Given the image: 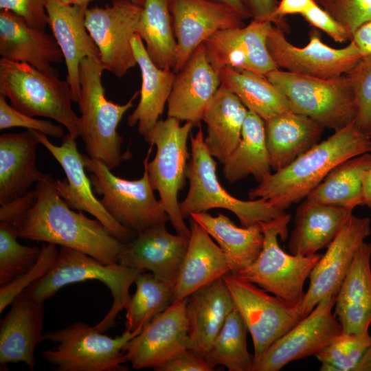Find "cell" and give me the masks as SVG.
Returning a JSON list of instances; mask_svg holds the SVG:
<instances>
[{
  "label": "cell",
  "instance_id": "obj_48",
  "mask_svg": "<svg viewBox=\"0 0 371 371\" xmlns=\"http://www.w3.org/2000/svg\"><path fill=\"white\" fill-rule=\"evenodd\" d=\"M301 16L311 25L322 30L335 42L343 43L352 39L350 34L316 2Z\"/></svg>",
  "mask_w": 371,
  "mask_h": 371
},
{
  "label": "cell",
  "instance_id": "obj_17",
  "mask_svg": "<svg viewBox=\"0 0 371 371\" xmlns=\"http://www.w3.org/2000/svg\"><path fill=\"white\" fill-rule=\"evenodd\" d=\"M188 297L173 302L124 345L122 351L133 368L157 370L178 352L188 348Z\"/></svg>",
  "mask_w": 371,
  "mask_h": 371
},
{
  "label": "cell",
  "instance_id": "obj_33",
  "mask_svg": "<svg viewBox=\"0 0 371 371\" xmlns=\"http://www.w3.org/2000/svg\"><path fill=\"white\" fill-rule=\"evenodd\" d=\"M248 109L233 92L221 85L204 112V142L210 155L223 164L238 144Z\"/></svg>",
  "mask_w": 371,
  "mask_h": 371
},
{
  "label": "cell",
  "instance_id": "obj_4",
  "mask_svg": "<svg viewBox=\"0 0 371 371\" xmlns=\"http://www.w3.org/2000/svg\"><path fill=\"white\" fill-rule=\"evenodd\" d=\"M0 95L8 98L17 111L54 120L74 138L79 136V117L72 109V93L67 80L27 63L1 58Z\"/></svg>",
  "mask_w": 371,
  "mask_h": 371
},
{
  "label": "cell",
  "instance_id": "obj_15",
  "mask_svg": "<svg viewBox=\"0 0 371 371\" xmlns=\"http://www.w3.org/2000/svg\"><path fill=\"white\" fill-rule=\"evenodd\" d=\"M336 296L321 300L295 326L273 342L252 371H278L288 363L315 356L343 333L333 308Z\"/></svg>",
  "mask_w": 371,
  "mask_h": 371
},
{
  "label": "cell",
  "instance_id": "obj_40",
  "mask_svg": "<svg viewBox=\"0 0 371 371\" xmlns=\"http://www.w3.org/2000/svg\"><path fill=\"white\" fill-rule=\"evenodd\" d=\"M245 323L234 308L214 339L205 358L216 366H224L229 371H252L254 355L247 346Z\"/></svg>",
  "mask_w": 371,
  "mask_h": 371
},
{
  "label": "cell",
  "instance_id": "obj_14",
  "mask_svg": "<svg viewBox=\"0 0 371 371\" xmlns=\"http://www.w3.org/2000/svg\"><path fill=\"white\" fill-rule=\"evenodd\" d=\"M309 42L302 47L293 45L284 32L272 25L267 37V48L274 63L285 71L304 76L330 78L346 74L363 57L351 40L343 48H333L324 43L319 30L308 32Z\"/></svg>",
  "mask_w": 371,
  "mask_h": 371
},
{
  "label": "cell",
  "instance_id": "obj_24",
  "mask_svg": "<svg viewBox=\"0 0 371 371\" xmlns=\"http://www.w3.org/2000/svg\"><path fill=\"white\" fill-rule=\"evenodd\" d=\"M11 304L0 324V363L22 362L34 370L35 348L45 340L43 334V302L23 291Z\"/></svg>",
  "mask_w": 371,
  "mask_h": 371
},
{
  "label": "cell",
  "instance_id": "obj_46",
  "mask_svg": "<svg viewBox=\"0 0 371 371\" xmlns=\"http://www.w3.org/2000/svg\"><path fill=\"white\" fill-rule=\"evenodd\" d=\"M12 127H23L56 138L65 136L63 126L24 114L8 104L6 98L0 95V129Z\"/></svg>",
  "mask_w": 371,
  "mask_h": 371
},
{
  "label": "cell",
  "instance_id": "obj_16",
  "mask_svg": "<svg viewBox=\"0 0 371 371\" xmlns=\"http://www.w3.org/2000/svg\"><path fill=\"white\" fill-rule=\"evenodd\" d=\"M42 144L61 166L66 179L54 181V186L67 204L73 210L86 212L99 220L109 231L123 243L132 240L137 234L117 222L104 207L92 190V184L85 172L83 155L78 150L76 139L69 133L60 146L47 135L32 130Z\"/></svg>",
  "mask_w": 371,
  "mask_h": 371
},
{
  "label": "cell",
  "instance_id": "obj_9",
  "mask_svg": "<svg viewBox=\"0 0 371 371\" xmlns=\"http://www.w3.org/2000/svg\"><path fill=\"white\" fill-rule=\"evenodd\" d=\"M266 77L285 96L293 111L324 128L335 131L355 120L354 93L346 74L319 78L278 69Z\"/></svg>",
  "mask_w": 371,
  "mask_h": 371
},
{
  "label": "cell",
  "instance_id": "obj_35",
  "mask_svg": "<svg viewBox=\"0 0 371 371\" xmlns=\"http://www.w3.org/2000/svg\"><path fill=\"white\" fill-rule=\"evenodd\" d=\"M223 164L225 178L229 183L249 175L260 183L271 174L265 120L254 112L248 110L240 140Z\"/></svg>",
  "mask_w": 371,
  "mask_h": 371
},
{
  "label": "cell",
  "instance_id": "obj_21",
  "mask_svg": "<svg viewBox=\"0 0 371 371\" xmlns=\"http://www.w3.org/2000/svg\"><path fill=\"white\" fill-rule=\"evenodd\" d=\"M221 85L219 72L209 63L202 43L175 74L168 100V117L200 126L206 107Z\"/></svg>",
  "mask_w": 371,
  "mask_h": 371
},
{
  "label": "cell",
  "instance_id": "obj_58",
  "mask_svg": "<svg viewBox=\"0 0 371 371\" xmlns=\"http://www.w3.org/2000/svg\"><path fill=\"white\" fill-rule=\"evenodd\" d=\"M63 2L69 3L71 0H61Z\"/></svg>",
  "mask_w": 371,
  "mask_h": 371
},
{
  "label": "cell",
  "instance_id": "obj_11",
  "mask_svg": "<svg viewBox=\"0 0 371 371\" xmlns=\"http://www.w3.org/2000/svg\"><path fill=\"white\" fill-rule=\"evenodd\" d=\"M142 330H125L120 336L110 337L95 326L81 322L66 328L44 333L45 340L56 344L42 356L57 371H113L125 370L126 362L122 348Z\"/></svg>",
  "mask_w": 371,
  "mask_h": 371
},
{
  "label": "cell",
  "instance_id": "obj_31",
  "mask_svg": "<svg viewBox=\"0 0 371 371\" xmlns=\"http://www.w3.org/2000/svg\"><path fill=\"white\" fill-rule=\"evenodd\" d=\"M266 142L274 171L317 144L325 128L313 119L289 110L265 121Z\"/></svg>",
  "mask_w": 371,
  "mask_h": 371
},
{
  "label": "cell",
  "instance_id": "obj_41",
  "mask_svg": "<svg viewBox=\"0 0 371 371\" xmlns=\"http://www.w3.org/2000/svg\"><path fill=\"white\" fill-rule=\"evenodd\" d=\"M17 229L0 221V286L15 280L31 269L41 253L38 247L20 244Z\"/></svg>",
  "mask_w": 371,
  "mask_h": 371
},
{
  "label": "cell",
  "instance_id": "obj_34",
  "mask_svg": "<svg viewBox=\"0 0 371 371\" xmlns=\"http://www.w3.org/2000/svg\"><path fill=\"white\" fill-rule=\"evenodd\" d=\"M190 217L218 244L225 253L234 275L251 264L261 251L264 234L260 223L249 227H238L228 217L207 212L192 214Z\"/></svg>",
  "mask_w": 371,
  "mask_h": 371
},
{
  "label": "cell",
  "instance_id": "obj_51",
  "mask_svg": "<svg viewBox=\"0 0 371 371\" xmlns=\"http://www.w3.org/2000/svg\"><path fill=\"white\" fill-rule=\"evenodd\" d=\"M251 18L258 21H268L276 24L275 13L278 0H245Z\"/></svg>",
  "mask_w": 371,
  "mask_h": 371
},
{
  "label": "cell",
  "instance_id": "obj_19",
  "mask_svg": "<svg viewBox=\"0 0 371 371\" xmlns=\"http://www.w3.org/2000/svg\"><path fill=\"white\" fill-rule=\"evenodd\" d=\"M272 25L252 19L245 27L216 32L203 43L209 63L218 71L229 67L264 76L278 69L267 48Z\"/></svg>",
  "mask_w": 371,
  "mask_h": 371
},
{
  "label": "cell",
  "instance_id": "obj_36",
  "mask_svg": "<svg viewBox=\"0 0 371 371\" xmlns=\"http://www.w3.org/2000/svg\"><path fill=\"white\" fill-rule=\"evenodd\" d=\"M371 164V153L343 161L303 201L354 210L363 203V176Z\"/></svg>",
  "mask_w": 371,
  "mask_h": 371
},
{
  "label": "cell",
  "instance_id": "obj_26",
  "mask_svg": "<svg viewBox=\"0 0 371 371\" xmlns=\"http://www.w3.org/2000/svg\"><path fill=\"white\" fill-rule=\"evenodd\" d=\"M39 144L32 130L0 135V204L25 194L34 183L49 175L36 167Z\"/></svg>",
  "mask_w": 371,
  "mask_h": 371
},
{
  "label": "cell",
  "instance_id": "obj_45",
  "mask_svg": "<svg viewBox=\"0 0 371 371\" xmlns=\"http://www.w3.org/2000/svg\"><path fill=\"white\" fill-rule=\"evenodd\" d=\"M352 37L362 25L371 21V0H315Z\"/></svg>",
  "mask_w": 371,
  "mask_h": 371
},
{
  "label": "cell",
  "instance_id": "obj_42",
  "mask_svg": "<svg viewBox=\"0 0 371 371\" xmlns=\"http://www.w3.org/2000/svg\"><path fill=\"white\" fill-rule=\"evenodd\" d=\"M371 346V335L344 333L337 337L315 357L322 363L321 371H355Z\"/></svg>",
  "mask_w": 371,
  "mask_h": 371
},
{
  "label": "cell",
  "instance_id": "obj_23",
  "mask_svg": "<svg viewBox=\"0 0 371 371\" xmlns=\"http://www.w3.org/2000/svg\"><path fill=\"white\" fill-rule=\"evenodd\" d=\"M88 5H71L61 0H48L46 10L48 26L62 52L67 67L73 101L78 103L80 85V65L87 57L100 58L98 47L85 27Z\"/></svg>",
  "mask_w": 371,
  "mask_h": 371
},
{
  "label": "cell",
  "instance_id": "obj_28",
  "mask_svg": "<svg viewBox=\"0 0 371 371\" xmlns=\"http://www.w3.org/2000/svg\"><path fill=\"white\" fill-rule=\"evenodd\" d=\"M234 308L232 296L223 278L190 294L186 307L188 348L205 357Z\"/></svg>",
  "mask_w": 371,
  "mask_h": 371
},
{
  "label": "cell",
  "instance_id": "obj_18",
  "mask_svg": "<svg viewBox=\"0 0 371 371\" xmlns=\"http://www.w3.org/2000/svg\"><path fill=\"white\" fill-rule=\"evenodd\" d=\"M370 234V218L350 217L311 272L308 289L298 308L302 318L325 297L337 295L358 248Z\"/></svg>",
  "mask_w": 371,
  "mask_h": 371
},
{
  "label": "cell",
  "instance_id": "obj_38",
  "mask_svg": "<svg viewBox=\"0 0 371 371\" xmlns=\"http://www.w3.org/2000/svg\"><path fill=\"white\" fill-rule=\"evenodd\" d=\"M170 0H145L137 33L144 41L152 61L159 68L174 69L177 60Z\"/></svg>",
  "mask_w": 371,
  "mask_h": 371
},
{
  "label": "cell",
  "instance_id": "obj_1",
  "mask_svg": "<svg viewBox=\"0 0 371 371\" xmlns=\"http://www.w3.org/2000/svg\"><path fill=\"white\" fill-rule=\"evenodd\" d=\"M49 177L35 187L36 201L16 225L19 238L54 244L88 254L104 264L118 263L125 245L98 219L71 209Z\"/></svg>",
  "mask_w": 371,
  "mask_h": 371
},
{
  "label": "cell",
  "instance_id": "obj_37",
  "mask_svg": "<svg viewBox=\"0 0 371 371\" xmlns=\"http://www.w3.org/2000/svg\"><path fill=\"white\" fill-rule=\"evenodd\" d=\"M218 72L221 85L265 121L291 110L285 96L266 76L229 67Z\"/></svg>",
  "mask_w": 371,
  "mask_h": 371
},
{
  "label": "cell",
  "instance_id": "obj_54",
  "mask_svg": "<svg viewBox=\"0 0 371 371\" xmlns=\"http://www.w3.org/2000/svg\"><path fill=\"white\" fill-rule=\"evenodd\" d=\"M363 203L371 209V164L363 176Z\"/></svg>",
  "mask_w": 371,
  "mask_h": 371
},
{
  "label": "cell",
  "instance_id": "obj_57",
  "mask_svg": "<svg viewBox=\"0 0 371 371\" xmlns=\"http://www.w3.org/2000/svg\"><path fill=\"white\" fill-rule=\"evenodd\" d=\"M133 3L140 5V6H143L144 4V1L145 0H131Z\"/></svg>",
  "mask_w": 371,
  "mask_h": 371
},
{
  "label": "cell",
  "instance_id": "obj_44",
  "mask_svg": "<svg viewBox=\"0 0 371 371\" xmlns=\"http://www.w3.org/2000/svg\"><path fill=\"white\" fill-rule=\"evenodd\" d=\"M58 251L54 244L43 245L39 258L31 269L12 282L0 286V313L11 304L17 295L48 273L57 258Z\"/></svg>",
  "mask_w": 371,
  "mask_h": 371
},
{
  "label": "cell",
  "instance_id": "obj_2",
  "mask_svg": "<svg viewBox=\"0 0 371 371\" xmlns=\"http://www.w3.org/2000/svg\"><path fill=\"white\" fill-rule=\"evenodd\" d=\"M366 153H371V137L360 131L354 122L270 174L249 191V196L263 199L285 210L304 200L337 166Z\"/></svg>",
  "mask_w": 371,
  "mask_h": 371
},
{
  "label": "cell",
  "instance_id": "obj_30",
  "mask_svg": "<svg viewBox=\"0 0 371 371\" xmlns=\"http://www.w3.org/2000/svg\"><path fill=\"white\" fill-rule=\"evenodd\" d=\"M131 45L142 74V87L139 103L127 117V122L131 127L137 125L139 133L146 139L163 113L175 73L170 67L161 69L152 61L137 32L133 36Z\"/></svg>",
  "mask_w": 371,
  "mask_h": 371
},
{
  "label": "cell",
  "instance_id": "obj_20",
  "mask_svg": "<svg viewBox=\"0 0 371 371\" xmlns=\"http://www.w3.org/2000/svg\"><path fill=\"white\" fill-rule=\"evenodd\" d=\"M174 33L177 43L176 74L195 49L216 32L243 27L245 19L229 5L214 0H170Z\"/></svg>",
  "mask_w": 371,
  "mask_h": 371
},
{
  "label": "cell",
  "instance_id": "obj_32",
  "mask_svg": "<svg viewBox=\"0 0 371 371\" xmlns=\"http://www.w3.org/2000/svg\"><path fill=\"white\" fill-rule=\"evenodd\" d=\"M352 210L303 201L297 207L288 247L293 255L308 256L327 247L352 215Z\"/></svg>",
  "mask_w": 371,
  "mask_h": 371
},
{
  "label": "cell",
  "instance_id": "obj_25",
  "mask_svg": "<svg viewBox=\"0 0 371 371\" xmlns=\"http://www.w3.org/2000/svg\"><path fill=\"white\" fill-rule=\"evenodd\" d=\"M0 55L1 58L27 63L56 75L52 64L60 63L64 59L53 35L31 27L6 10L0 11Z\"/></svg>",
  "mask_w": 371,
  "mask_h": 371
},
{
  "label": "cell",
  "instance_id": "obj_13",
  "mask_svg": "<svg viewBox=\"0 0 371 371\" xmlns=\"http://www.w3.org/2000/svg\"><path fill=\"white\" fill-rule=\"evenodd\" d=\"M142 10L131 0H113L105 7L87 9L85 27L98 48L101 65L117 78L137 65L131 40Z\"/></svg>",
  "mask_w": 371,
  "mask_h": 371
},
{
  "label": "cell",
  "instance_id": "obj_3",
  "mask_svg": "<svg viewBox=\"0 0 371 371\" xmlns=\"http://www.w3.org/2000/svg\"><path fill=\"white\" fill-rule=\"evenodd\" d=\"M104 70L97 57H87L80 63L79 136L87 155L112 170L131 157L128 149L122 153L123 138L117 127L124 115L134 106L139 91H136L124 104L108 100L102 80Z\"/></svg>",
  "mask_w": 371,
  "mask_h": 371
},
{
  "label": "cell",
  "instance_id": "obj_29",
  "mask_svg": "<svg viewBox=\"0 0 371 371\" xmlns=\"http://www.w3.org/2000/svg\"><path fill=\"white\" fill-rule=\"evenodd\" d=\"M190 218L189 243L175 284L173 302L230 273L223 251L201 225Z\"/></svg>",
  "mask_w": 371,
  "mask_h": 371
},
{
  "label": "cell",
  "instance_id": "obj_52",
  "mask_svg": "<svg viewBox=\"0 0 371 371\" xmlns=\"http://www.w3.org/2000/svg\"><path fill=\"white\" fill-rule=\"evenodd\" d=\"M351 40L355 43L363 56H371V21L359 27Z\"/></svg>",
  "mask_w": 371,
  "mask_h": 371
},
{
  "label": "cell",
  "instance_id": "obj_47",
  "mask_svg": "<svg viewBox=\"0 0 371 371\" xmlns=\"http://www.w3.org/2000/svg\"><path fill=\"white\" fill-rule=\"evenodd\" d=\"M48 0H0V9L10 11L31 27L45 30L48 26Z\"/></svg>",
  "mask_w": 371,
  "mask_h": 371
},
{
  "label": "cell",
  "instance_id": "obj_50",
  "mask_svg": "<svg viewBox=\"0 0 371 371\" xmlns=\"http://www.w3.org/2000/svg\"><path fill=\"white\" fill-rule=\"evenodd\" d=\"M36 196V194L34 188L11 202L1 204L0 207V221L16 227L20 219L34 205Z\"/></svg>",
  "mask_w": 371,
  "mask_h": 371
},
{
  "label": "cell",
  "instance_id": "obj_39",
  "mask_svg": "<svg viewBox=\"0 0 371 371\" xmlns=\"http://www.w3.org/2000/svg\"><path fill=\"white\" fill-rule=\"evenodd\" d=\"M134 283L135 292L124 306L126 330H142L173 302L175 284L159 279L153 273H140Z\"/></svg>",
  "mask_w": 371,
  "mask_h": 371
},
{
  "label": "cell",
  "instance_id": "obj_8",
  "mask_svg": "<svg viewBox=\"0 0 371 371\" xmlns=\"http://www.w3.org/2000/svg\"><path fill=\"white\" fill-rule=\"evenodd\" d=\"M142 272L144 271L120 263L104 264L81 251L60 247L57 258L48 273L24 291L44 302L68 284L87 280L102 282L113 297L109 311L95 326L103 333L115 325L116 317L130 298L131 284Z\"/></svg>",
  "mask_w": 371,
  "mask_h": 371
},
{
  "label": "cell",
  "instance_id": "obj_12",
  "mask_svg": "<svg viewBox=\"0 0 371 371\" xmlns=\"http://www.w3.org/2000/svg\"><path fill=\"white\" fill-rule=\"evenodd\" d=\"M222 278L234 308L251 335L255 363L273 342L295 326L302 317L297 308L274 295H269L254 283L231 273Z\"/></svg>",
  "mask_w": 371,
  "mask_h": 371
},
{
  "label": "cell",
  "instance_id": "obj_22",
  "mask_svg": "<svg viewBox=\"0 0 371 371\" xmlns=\"http://www.w3.org/2000/svg\"><path fill=\"white\" fill-rule=\"evenodd\" d=\"M189 243V237L170 233L166 224L152 227L126 243L118 263L145 271L174 284Z\"/></svg>",
  "mask_w": 371,
  "mask_h": 371
},
{
  "label": "cell",
  "instance_id": "obj_27",
  "mask_svg": "<svg viewBox=\"0 0 371 371\" xmlns=\"http://www.w3.org/2000/svg\"><path fill=\"white\" fill-rule=\"evenodd\" d=\"M371 242L358 248L336 295L335 315L344 333L363 334L371 324Z\"/></svg>",
  "mask_w": 371,
  "mask_h": 371
},
{
  "label": "cell",
  "instance_id": "obj_10",
  "mask_svg": "<svg viewBox=\"0 0 371 371\" xmlns=\"http://www.w3.org/2000/svg\"><path fill=\"white\" fill-rule=\"evenodd\" d=\"M85 167L91 175L94 191L106 210L120 223L137 234L160 224L169 218L161 201L154 194L148 172L139 179L128 180L113 173L103 162L83 155Z\"/></svg>",
  "mask_w": 371,
  "mask_h": 371
},
{
  "label": "cell",
  "instance_id": "obj_6",
  "mask_svg": "<svg viewBox=\"0 0 371 371\" xmlns=\"http://www.w3.org/2000/svg\"><path fill=\"white\" fill-rule=\"evenodd\" d=\"M180 122L168 117L157 122L145 139L151 147L144 164L152 188L159 192V201L177 234L190 237V229L180 212L178 194L187 179L190 158L187 143L194 126L190 122L181 126Z\"/></svg>",
  "mask_w": 371,
  "mask_h": 371
},
{
  "label": "cell",
  "instance_id": "obj_43",
  "mask_svg": "<svg viewBox=\"0 0 371 371\" xmlns=\"http://www.w3.org/2000/svg\"><path fill=\"white\" fill-rule=\"evenodd\" d=\"M346 75L355 97V124L360 131L371 137V56H363Z\"/></svg>",
  "mask_w": 371,
  "mask_h": 371
},
{
  "label": "cell",
  "instance_id": "obj_49",
  "mask_svg": "<svg viewBox=\"0 0 371 371\" xmlns=\"http://www.w3.org/2000/svg\"><path fill=\"white\" fill-rule=\"evenodd\" d=\"M214 368L204 356L186 348L168 360L156 371H213Z\"/></svg>",
  "mask_w": 371,
  "mask_h": 371
},
{
  "label": "cell",
  "instance_id": "obj_55",
  "mask_svg": "<svg viewBox=\"0 0 371 371\" xmlns=\"http://www.w3.org/2000/svg\"><path fill=\"white\" fill-rule=\"evenodd\" d=\"M355 371H371V346L363 355Z\"/></svg>",
  "mask_w": 371,
  "mask_h": 371
},
{
  "label": "cell",
  "instance_id": "obj_5",
  "mask_svg": "<svg viewBox=\"0 0 371 371\" xmlns=\"http://www.w3.org/2000/svg\"><path fill=\"white\" fill-rule=\"evenodd\" d=\"M190 137L191 153L186 173L189 190L185 199L179 203L184 220L192 214L222 208L234 214L241 227H249L286 214L284 210L263 199L243 201L229 194L217 178V164L206 147L201 125L196 135L191 133Z\"/></svg>",
  "mask_w": 371,
  "mask_h": 371
},
{
  "label": "cell",
  "instance_id": "obj_7",
  "mask_svg": "<svg viewBox=\"0 0 371 371\" xmlns=\"http://www.w3.org/2000/svg\"><path fill=\"white\" fill-rule=\"evenodd\" d=\"M289 214L260 222L264 234L263 245L257 258L240 271L239 278L254 283L291 306L299 308L305 293L304 285L322 254L304 256L285 252L279 245L278 237H288Z\"/></svg>",
  "mask_w": 371,
  "mask_h": 371
},
{
  "label": "cell",
  "instance_id": "obj_53",
  "mask_svg": "<svg viewBox=\"0 0 371 371\" xmlns=\"http://www.w3.org/2000/svg\"><path fill=\"white\" fill-rule=\"evenodd\" d=\"M232 8L240 13L245 19L251 18V14L245 4V0H214Z\"/></svg>",
  "mask_w": 371,
  "mask_h": 371
},
{
  "label": "cell",
  "instance_id": "obj_56",
  "mask_svg": "<svg viewBox=\"0 0 371 371\" xmlns=\"http://www.w3.org/2000/svg\"><path fill=\"white\" fill-rule=\"evenodd\" d=\"M94 0H71L69 4L79 5H88L89 2Z\"/></svg>",
  "mask_w": 371,
  "mask_h": 371
}]
</instances>
